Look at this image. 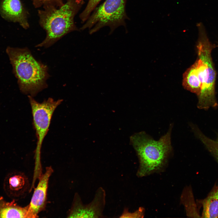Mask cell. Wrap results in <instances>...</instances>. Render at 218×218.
Returning a JSON list of instances; mask_svg holds the SVG:
<instances>
[{
  "label": "cell",
  "instance_id": "1",
  "mask_svg": "<svg viewBox=\"0 0 218 218\" xmlns=\"http://www.w3.org/2000/svg\"><path fill=\"white\" fill-rule=\"evenodd\" d=\"M6 52L22 93L33 97L47 87L48 67L37 61L28 48L8 47Z\"/></svg>",
  "mask_w": 218,
  "mask_h": 218
},
{
  "label": "cell",
  "instance_id": "2",
  "mask_svg": "<svg viewBox=\"0 0 218 218\" xmlns=\"http://www.w3.org/2000/svg\"><path fill=\"white\" fill-rule=\"evenodd\" d=\"M84 0H67L61 6L48 5L38 11L39 23L46 32L36 47L48 48L69 33L78 31L74 21Z\"/></svg>",
  "mask_w": 218,
  "mask_h": 218
},
{
  "label": "cell",
  "instance_id": "3",
  "mask_svg": "<svg viewBox=\"0 0 218 218\" xmlns=\"http://www.w3.org/2000/svg\"><path fill=\"white\" fill-rule=\"evenodd\" d=\"M170 128L166 134L156 140L143 132L130 137L131 142L138 157L139 166L137 175L146 176L161 170L172 150Z\"/></svg>",
  "mask_w": 218,
  "mask_h": 218
},
{
  "label": "cell",
  "instance_id": "4",
  "mask_svg": "<svg viewBox=\"0 0 218 218\" xmlns=\"http://www.w3.org/2000/svg\"><path fill=\"white\" fill-rule=\"evenodd\" d=\"M199 38L197 45L198 58L195 63L201 83L200 92L197 96L198 107L206 109L217 105L215 86L216 72L213 62L211 52L218 46L212 44L207 35L204 27H198Z\"/></svg>",
  "mask_w": 218,
  "mask_h": 218
},
{
  "label": "cell",
  "instance_id": "5",
  "mask_svg": "<svg viewBox=\"0 0 218 218\" xmlns=\"http://www.w3.org/2000/svg\"><path fill=\"white\" fill-rule=\"evenodd\" d=\"M127 1L105 0L95 8L80 29H88L91 35L107 26L110 28L111 34L119 26L126 27V21L129 19L126 11Z\"/></svg>",
  "mask_w": 218,
  "mask_h": 218
},
{
  "label": "cell",
  "instance_id": "6",
  "mask_svg": "<svg viewBox=\"0 0 218 218\" xmlns=\"http://www.w3.org/2000/svg\"><path fill=\"white\" fill-rule=\"evenodd\" d=\"M38 141L35 150L36 166L41 165L40 157L41 149L43 140L48 131L53 114L56 108L63 101L62 99L54 101L51 98L45 100L41 103L38 102L28 95Z\"/></svg>",
  "mask_w": 218,
  "mask_h": 218
},
{
  "label": "cell",
  "instance_id": "7",
  "mask_svg": "<svg viewBox=\"0 0 218 218\" xmlns=\"http://www.w3.org/2000/svg\"><path fill=\"white\" fill-rule=\"evenodd\" d=\"M106 192L102 187L96 192L93 200L84 204L79 196L75 194L73 204L68 214L70 218H101L105 205Z\"/></svg>",
  "mask_w": 218,
  "mask_h": 218
},
{
  "label": "cell",
  "instance_id": "8",
  "mask_svg": "<svg viewBox=\"0 0 218 218\" xmlns=\"http://www.w3.org/2000/svg\"><path fill=\"white\" fill-rule=\"evenodd\" d=\"M53 172L51 166L47 167L45 173L39 177L38 183L28 205V218L38 217V214L45 208L48 180Z\"/></svg>",
  "mask_w": 218,
  "mask_h": 218
},
{
  "label": "cell",
  "instance_id": "9",
  "mask_svg": "<svg viewBox=\"0 0 218 218\" xmlns=\"http://www.w3.org/2000/svg\"><path fill=\"white\" fill-rule=\"evenodd\" d=\"M0 10L4 18L18 22L25 29L29 27L27 12L20 0H2Z\"/></svg>",
  "mask_w": 218,
  "mask_h": 218
},
{
  "label": "cell",
  "instance_id": "10",
  "mask_svg": "<svg viewBox=\"0 0 218 218\" xmlns=\"http://www.w3.org/2000/svg\"><path fill=\"white\" fill-rule=\"evenodd\" d=\"M199 202L203 207L201 217H218V184H215L207 197Z\"/></svg>",
  "mask_w": 218,
  "mask_h": 218
},
{
  "label": "cell",
  "instance_id": "11",
  "mask_svg": "<svg viewBox=\"0 0 218 218\" xmlns=\"http://www.w3.org/2000/svg\"><path fill=\"white\" fill-rule=\"evenodd\" d=\"M28 206L22 207L15 201L11 202L0 198V218H28Z\"/></svg>",
  "mask_w": 218,
  "mask_h": 218
},
{
  "label": "cell",
  "instance_id": "12",
  "mask_svg": "<svg viewBox=\"0 0 218 218\" xmlns=\"http://www.w3.org/2000/svg\"><path fill=\"white\" fill-rule=\"evenodd\" d=\"M183 83L187 90L196 94L197 96L200 94L201 85L195 63L184 73Z\"/></svg>",
  "mask_w": 218,
  "mask_h": 218
},
{
  "label": "cell",
  "instance_id": "13",
  "mask_svg": "<svg viewBox=\"0 0 218 218\" xmlns=\"http://www.w3.org/2000/svg\"><path fill=\"white\" fill-rule=\"evenodd\" d=\"M8 178L7 188L11 194L16 195L19 194L26 187L27 179L23 174L15 173L11 175Z\"/></svg>",
  "mask_w": 218,
  "mask_h": 218
},
{
  "label": "cell",
  "instance_id": "14",
  "mask_svg": "<svg viewBox=\"0 0 218 218\" xmlns=\"http://www.w3.org/2000/svg\"><path fill=\"white\" fill-rule=\"evenodd\" d=\"M191 126L196 136L218 162V138L216 140L210 139L203 134L197 127L194 126Z\"/></svg>",
  "mask_w": 218,
  "mask_h": 218
},
{
  "label": "cell",
  "instance_id": "15",
  "mask_svg": "<svg viewBox=\"0 0 218 218\" xmlns=\"http://www.w3.org/2000/svg\"><path fill=\"white\" fill-rule=\"evenodd\" d=\"M101 0H89L84 10L81 13L79 18L82 23H84L88 19L91 12Z\"/></svg>",
  "mask_w": 218,
  "mask_h": 218
},
{
  "label": "cell",
  "instance_id": "16",
  "mask_svg": "<svg viewBox=\"0 0 218 218\" xmlns=\"http://www.w3.org/2000/svg\"><path fill=\"white\" fill-rule=\"evenodd\" d=\"M35 7L39 8L48 5L59 7L64 3L65 0H31ZM67 0H65L66 1Z\"/></svg>",
  "mask_w": 218,
  "mask_h": 218
},
{
  "label": "cell",
  "instance_id": "17",
  "mask_svg": "<svg viewBox=\"0 0 218 218\" xmlns=\"http://www.w3.org/2000/svg\"><path fill=\"white\" fill-rule=\"evenodd\" d=\"M144 210L143 208H140L135 211L130 213L127 208L124 209L120 218H140L142 217L144 215Z\"/></svg>",
  "mask_w": 218,
  "mask_h": 218
}]
</instances>
